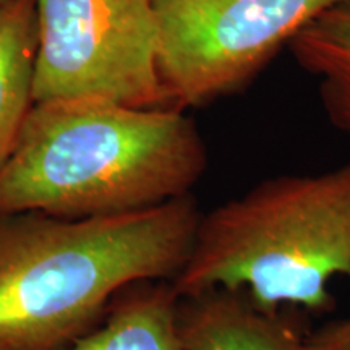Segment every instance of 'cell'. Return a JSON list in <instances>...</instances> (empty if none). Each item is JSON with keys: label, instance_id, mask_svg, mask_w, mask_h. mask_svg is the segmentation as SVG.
<instances>
[{"label": "cell", "instance_id": "9", "mask_svg": "<svg viewBox=\"0 0 350 350\" xmlns=\"http://www.w3.org/2000/svg\"><path fill=\"white\" fill-rule=\"evenodd\" d=\"M288 51L317 81L331 124L350 135V0L321 13L292 39Z\"/></svg>", "mask_w": 350, "mask_h": 350}, {"label": "cell", "instance_id": "6", "mask_svg": "<svg viewBox=\"0 0 350 350\" xmlns=\"http://www.w3.org/2000/svg\"><path fill=\"white\" fill-rule=\"evenodd\" d=\"M177 326L183 350H305L306 336L294 321L260 308L243 291L180 297Z\"/></svg>", "mask_w": 350, "mask_h": 350}, {"label": "cell", "instance_id": "8", "mask_svg": "<svg viewBox=\"0 0 350 350\" xmlns=\"http://www.w3.org/2000/svg\"><path fill=\"white\" fill-rule=\"evenodd\" d=\"M36 0L0 2V167L10 156L34 99Z\"/></svg>", "mask_w": 350, "mask_h": 350}, {"label": "cell", "instance_id": "7", "mask_svg": "<svg viewBox=\"0 0 350 350\" xmlns=\"http://www.w3.org/2000/svg\"><path fill=\"white\" fill-rule=\"evenodd\" d=\"M178 300L169 281L130 284L116 295L103 321L67 350H183Z\"/></svg>", "mask_w": 350, "mask_h": 350}, {"label": "cell", "instance_id": "3", "mask_svg": "<svg viewBox=\"0 0 350 350\" xmlns=\"http://www.w3.org/2000/svg\"><path fill=\"white\" fill-rule=\"evenodd\" d=\"M336 278L350 284V161L266 178L203 214L172 287L178 297L243 291L266 312L323 314L336 306Z\"/></svg>", "mask_w": 350, "mask_h": 350}, {"label": "cell", "instance_id": "1", "mask_svg": "<svg viewBox=\"0 0 350 350\" xmlns=\"http://www.w3.org/2000/svg\"><path fill=\"white\" fill-rule=\"evenodd\" d=\"M201 216L193 193L117 216L0 214V350H67L122 288L172 282Z\"/></svg>", "mask_w": 350, "mask_h": 350}, {"label": "cell", "instance_id": "5", "mask_svg": "<svg viewBox=\"0 0 350 350\" xmlns=\"http://www.w3.org/2000/svg\"><path fill=\"white\" fill-rule=\"evenodd\" d=\"M36 20L34 103L94 98L170 107L152 0H36Z\"/></svg>", "mask_w": 350, "mask_h": 350}, {"label": "cell", "instance_id": "4", "mask_svg": "<svg viewBox=\"0 0 350 350\" xmlns=\"http://www.w3.org/2000/svg\"><path fill=\"white\" fill-rule=\"evenodd\" d=\"M344 0H152L157 68L170 107L242 90L282 47Z\"/></svg>", "mask_w": 350, "mask_h": 350}, {"label": "cell", "instance_id": "10", "mask_svg": "<svg viewBox=\"0 0 350 350\" xmlns=\"http://www.w3.org/2000/svg\"><path fill=\"white\" fill-rule=\"evenodd\" d=\"M305 350H350V317L332 319L310 332Z\"/></svg>", "mask_w": 350, "mask_h": 350}, {"label": "cell", "instance_id": "2", "mask_svg": "<svg viewBox=\"0 0 350 350\" xmlns=\"http://www.w3.org/2000/svg\"><path fill=\"white\" fill-rule=\"evenodd\" d=\"M206 169V144L180 109L42 100L0 167V214L143 211L190 195Z\"/></svg>", "mask_w": 350, "mask_h": 350}, {"label": "cell", "instance_id": "11", "mask_svg": "<svg viewBox=\"0 0 350 350\" xmlns=\"http://www.w3.org/2000/svg\"><path fill=\"white\" fill-rule=\"evenodd\" d=\"M0 2H2V0H0Z\"/></svg>", "mask_w": 350, "mask_h": 350}]
</instances>
